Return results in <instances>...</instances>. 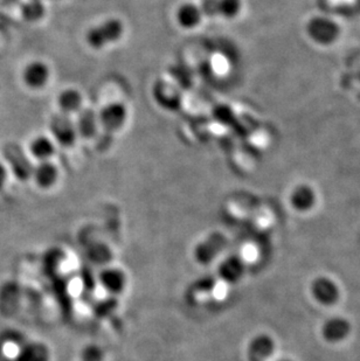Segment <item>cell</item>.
<instances>
[{"mask_svg":"<svg viewBox=\"0 0 360 361\" xmlns=\"http://www.w3.org/2000/svg\"><path fill=\"white\" fill-rule=\"evenodd\" d=\"M124 29L122 20L117 18L107 19L87 32V43L93 49L100 51L108 45L122 39Z\"/></svg>","mask_w":360,"mask_h":361,"instance_id":"obj_1","label":"cell"},{"mask_svg":"<svg viewBox=\"0 0 360 361\" xmlns=\"http://www.w3.org/2000/svg\"><path fill=\"white\" fill-rule=\"evenodd\" d=\"M58 105L61 112L67 115L79 112L82 108V95L76 89H66L59 95Z\"/></svg>","mask_w":360,"mask_h":361,"instance_id":"obj_16","label":"cell"},{"mask_svg":"<svg viewBox=\"0 0 360 361\" xmlns=\"http://www.w3.org/2000/svg\"><path fill=\"white\" fill-rule=\"evenodd\" d=\"M88 257H89L91 262L96 264H105L110 260L112 253L110 249L105 245L102 243H96L88 250Z\"/></svg>","mask_w":360,"mask_h":361,"instance_id":"obj_21","label":"cell"},{"mask_svg":"<svg viewBox=\"0 0 360 361\" xmlns=\"http://www.w3.org/2000/svg\"><path fill=\"white\" fill-rule=\"evenodd\" d=\"M24 81L32 89H39L46 86L50 79V68L41 61H33L24 70Z\"/></svg>","mask_w":360,"mask_h":361,"instance_id":"obj_8","label":"cell"},{"mask_svg":"<svg viewBox=\"0 0 360 361\" xmlns=\"http://www.w3.org/2000/svg\"><path fill=\"white\" fill-rule=\"evenodd\" d=\"M278 361H290V360H288V359H281V360H278Z\"/></svg>","mask_w":360,"mask_h":361,"instance_id":"obj_26","label":"cell"},{"mask_svg":"<svg viewBox=\"0 0 360 361\" xmlns=\"http://www.w3.org/2000/svg\"><path fill=\"white\" fill-rule=\"evenodd\" d=\"M200 8H202V15L209 17V18L219 17L218 0H202Z\"/></svg>","mask_w":360,"mask_h":361,"instance_id":"obj_24","label":"cell"},{"mask_svg":"<svg viewBox=\"0 0 360 361\" xmlns=\"http://www.w3.org/2000/svg\"><path fill=\"white\" fill-rule=\"evenodd\" d=\"M245 262L239 256H230L219 264V276L227 283H237L245 275Z\"/></svg>","mask_w":360,"mask_h":361,"instance_id":"obj_10","label":"cell"},{"mask_svg":"<svg viewBox=\"0 0 360 361\" xmlns=\"http://www.w3.org/2000/svg\"><path fill=\"white\" fill-rule=\"evenodd\" d=\"M3 295H0V300H3V307H5L6 304L12 302L13 304V307H15L17 303L19 302V290L18 288H15V286H5L4 289H3ZM8 310H11V303L8 304Z\"/></svg>","mask_w":360,"mask_h":361,"instance_id":"obj_23","label":"cell"},{"mask_svg":"<svg viewBox=\"0 0 360 361\" xmlns=\"http://www.w3.org/2000/svg\"><path fill=\"white\" fill-rule=\"evenodd\" d=\"M226 246H227V240L223 234L216 233V234L209 235V238H206L195 247V260L202 266L211 264L220 254L223 253Z\"/></svg>","mask_w":360,"mask_h":361,"instance_id":"obj_3","label":"cell"},{"mask_svg":"<svg viewBox=\"0 0 360 361\" xmlns=\"http://www.w3.org/2000/svg\"><path fill=\"white\" fill-rule=\"evenodd\" d=\"M3 153L17 179L26 181L32 177L34 167L26 155V152L18 144L10 143V144L5 145Z\"/></svg>","mask_w":360,"mask_h":361,"instance_id":"obj_2","label":"cell"},{"mask_svg":"<svg viewBox=\"0 0 360 361\" xmlns=\"http://www.w3.org/2000/svg\"><path fill=\"white\" fill-rule=\"evenodd\" d=\"M29 150L36 158L46 162L48 158H51L52 155H54V143L46 136H39L31 143Z\"/></svg>","mask_w":360,"mask_h":361,"instance_id":"obj_17","label":"cell"},{"mask_svg":"<svg viewBox=\"0 0 360 361\" xmlns=\"http://www.w3.org/2000/svg\"><path fill=\"white\" fill-rule=\"evenodd\" d=\"M313 193L306 187H299L292 194V206L296 210H306L313 206Z\"/></svg>","mask_w":360,"mask_h":361,"instance_id":"obj_19","label":"cell"},{"mask_svg":"<svg viewBox=\"0 0 360 361\" xmlns=\"http://www.w3.org/2000/svg\"><path fill=\"white\" fill-rule=\"evenodd\" d=\"M100 125L110 132L119 131L128 119V109L119 102L109 103L98 112Z\"/></svg>","mask_w":360,"mask_h":361,"instance_id":"obj_5","label":"cell"},{"mask_svg":"<svg viewBox=\"0 0 360 361\" xmlns=\"http://www.w3.org/2000/svg\"><path fill=\"white\" fill-rule=\"evenodd\" d=\"M219 17L233 19L241 12L242 0H218Z\"/></svg>","mask_w":360,"mask_h":361,"instance_id":"obj_20","label":"cell"},{"mask_svg":"<svg viewBox=\"0 0 360 361\" xmlns=\"http://www.w3.org/2000/svg\"><path fill=\"white\" fill-rule=\"evenodd\" d=\"M50 350L45 344L31 343L22 347L15 361H50Z\"/></svg>","mask_w":360,"mask_h":361,"instance_id":"obj_14","label":"cell"},{"mask_svg":"<svg viewBox=\"0 0 360 361\" xmlns=\"http://www.w3.org/2000/svg\"><path fill=\"white\" fill-rule=\"evenodd\" d=\"M349 323L342 318H336V319L329 321L323 328V336H324L325 339L331 341V343L340 341L349 335Z\"/></svg>","mask_w":360,"mask_h":361,"instance_id":"obj_15","label":"cell"},{"mask_svg":"<svg viewBox=\"0 0 360 361\" xmlns=\"http://www.w3.org/2000/svg\"><path fill=\"white\" fill-rule=\"evenodd\" d=\"M311 293L320 303L324 304V305L335 303L336 300H338L339 296L337 286L332 282L331 279L325 277L317 278L313 283Z\"/></svg>","mask_w":360,"mask_h":361,"instance_id":"obj_12","label":"cell"},{"mask_svg":"<svg viewBox=\"0 0 360 361\" xmlns=\"http://www.w3.org/2000/svg\"><path fill=\"white\" fill-rule=\"evenodd\" d=\"M77 135L84 138L94 137L100 127L98 114L93 109H81L77 112V119L75 122Z\"/></svg>","mask_w":360,"mask_h":361,"instance_id":"obj_9","label":"cell"},{"mask_svg":"<svg viewBox=\"0 0 360 361\" xmlns=\"http://www.w3.org/2000/svg\"><path fill=\"white\" fill-rule=\"evenodd\" d=\"M105 360V353L101 347L96 345H88L84 347L81 353V361H103Z\"/></svg>","mask_w":360,"mask_h":361,"instance_id":"obj_22","label":"cell"},{"mask_svg":"<svg viewBox=\"0 0 360 361\" xmlns=\"http://www.w3.org/2000/svg\"><path fill=\"white\" fill-rule=\"evenodd\" d=\"M50 128L55 139L62 146H72L75 143L77 130H76L75 123L67 114L61 112L53 116Z\"/></svg>","mask_w":360,"mask_h":361,"instance_id":"obj_4","label":"cell"},{"mask_svg":"<svg viewBox=\"0 0 360 361\" xmlns=\"http://www.w3.org/2000/svg\"><path fill=\"white\" fill-rule=\"evenodd\" d=\"M58 169L50 162L40 163L33 171V178L41 188H51L58 180Z\"/></svg>","mask_w":360,"mask_h":361,"instance_id":"obj_13","label":"cell"},{"mask_svg":"<svg viewBox=\"0 0 360 361\" xmlns=\"http://www.w3.org/2000/svg\"><path fill=\"white\" fill-rule=\"evenodd\" d=\"M202 8L198 5L193 3H185L180 5L176 12V20L180 27L185 29H195L202 22Z\"/></svg>","mask_w":360,"mask_h":361,"instance_id":"obj_11","label":"cell"},{"mask_svg":"<svg viewBox=\"0 0 360 361\" xmlns=\"http://www.w3.org/2000/svg\"><path fill=\"white\" fill-rule=\"evenodd\" d=\"M100 283L110 295H119L126 286V276L119 268H105L100 274Z\"/></svg>","mask_w":360,"mask_h":361,"instance_id":"obj_7","label":"cell"},{"mask_svg":"<svg viewBox=\"0 0 360 361\" xmlns=\"http://www.w3.org/2000/svg\"><path fill=\"white\" fill-rule=\"evenodd\" d=\"M22 15L27 22H38L45 15V6L41 0H29L22 5Z\"/></svg>","mask_w":360,"mask_h":361,"instance_id":"obj_18","label":"cell"},{"mask_svg":"<svg viewBox=\"0 0 360 361\" xmlns=\"http://www.w3.org/2000/svg\"><path fill=\"white\" fill-rule=\"evenodd\" d=\"M6 179H8V171H6L3 164H0V190L4 187Z\"/></svg>","mask_w":360,"mask_h":361,"instance_id":"obj_25","label":"cell"},{"mask_svg":"<svg viewBox=\"0 0 360 361\" xmlns=\"http://www.w3.org/2000/svg\"><path fill=\"white\" fill-rule=\"evenodd\" d=\"M275 351V341L268 335L254 337L247 348V360L268 361Z\"/></svg>","mask_w":360,"mask_h":361,"instance_id":"obj_6","label":"cell"}]
</instances>
